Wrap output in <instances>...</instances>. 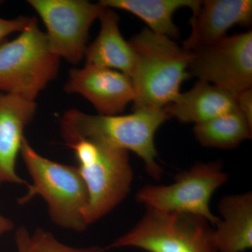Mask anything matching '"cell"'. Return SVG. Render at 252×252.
I'll list each match as a JSON object with an SVG mask.
<instances>
[{"instance_id":"obj_1","label":"cell","mask_w":252,"mask_h":252,"mask_svg":"<svg viewBox=\"0 0 252 252\" xmlns=\"http://www.w3.org/2000/svg\"><path fill=\"white\" fill-rule=\"evenodd\" d=\"M135 55L130 76L133 111L163 109L180 94L189 76L193 52L167 36L144 28L131 38Z\"/></svg>"},{"instance_id":"obj_2","label":"cell","mask_w":252,"mask_h":252,"mask_svg":"<svg viewBox=\"0 0 252 252\" xmlns=\"http://www.w3.org/2000/svg\"><path fill=\"white\" fill-rule=\"evenodd\" d=\"M169 119L163 109L133 111L127 115L113 116L92 115L69 109L63 115L61 128L67 144L88 140L134 152L144 162L147 173L159 180L163 170L157 162L155 135Z\"/></svg>"},{"instance_id":"obj_3","label":"cell","mask_w":252,"mask_h":252,"mask_svg":"<svg viewBox=\"0 0 252 252\" xmlns=\"http://www.w3.org/2000/svg\"><path fill=\"white\" fill-rule=\"evenodd\" d=\"M23 162L32 180L20 204L39 195L47 203L51 220L62 228L81 232L87 228L85 212L87 189L77 167L49 160L37 153L25 137L21 149Z\"/></svg>"},{"instance_id":"obj_4","label":"cell","mask_w":252,"mask_h":252,"mask_svg":"<svg viewBox=\"0 0 252 252\" xmlns=\"http://www.w3.org/2000/svg\"><path fill=\"white\" fill-rule=\"evenodd\" d=\"M60 60L50 50L35 18H31L17 38L0 45V91L34 102L57 76Z\"/></svg>"},{"instance_id":"obj_5","label":"cell","mask_w":252,"mask_h":252,"mask_svg":"<svg viewBox=\"0 0 252 252\" xmlns=\"http://www.w3.org/2000/svg\"><path fill=\"white\" fill-rule=\"evenodd\" d=\"M128 247L147 252H219L206 219L152 208H147L137 225L107 249Z\"/></svg>"},{"instance_id":"obj_6","label":"cell","mask_w":252,"mask_h":252,"mask_svg":"<svg viewBox=\"0 0 252 252\" xmlns=\"http://www.w3.org/2000/svg\"><path fill=\"white\" fill-rule=\"evenodd\" d=\"M228 180L220 160L198 162L178 174L170 185H147L136 195L147 208L165 212L198 215L215 225L220 218L212 213V195Z\"/></svg>"},{"instance_id":"obj_7","label":"cell","mask_w":252,"mask_h":252,"mask_svg":"<svg viewBox=\"0 0 252 252\" xmlns=\"http://www.w3.org/2000/svg\"><path fill=\"white\" fill-rule=\"evenodd\" d=\"M45 25L49 49L60 59L77 64L85 56L89 30L105 7L85 0H29Z\"/></svg>"},{"instance_id":"obj_8","label":"cell","mask_w":252,"mask_h":252,"mask_svg":"<svg viewBox=\"0 0 252 252\" xmlns=\"http://www.w3.org/2000/svg\"><path fill=\"white\" fill-rule=\"evenodd\" d=\"M189 76L237 94L252 88V32L194 50Z\"/></svg>"},{"instance_id":"obj_9","label":"cell","mask_w":252,"mask_h":252,"mask_svg":"<svg viewBox=\"0 0 252 252\" xmlns=\"http://www.w3.org/2000/svg\"><path fill=\"white\" fill-rule=\"evenodd\" d=\"M97 144V157L77 167L89 196L85 212L88 225L122 203L130 191L133 179L128 152Z\"/></svg>"},{"instance_id":"obj_10","label":"cell","mask_w":252,"mask_h":252,"mask_svg":"<svg viewBox=\"0 0 252 252\" xmlns=\"http://www.w3.org/2000/svg\"><path fill=\"white\" fill-rule=\"evenodd\" d=\"M64 89L68 94L87 99L99 115H118L135 98L130 79L126 74L91 64L71 69Z\"/></svg>"},{"instance_id":"obj_11","label":"cell","mask_w":252,"mask_h":252,"mask_svg":"<svg viewBox=\"0 0 252 252\" xmlns=\"http://www.w3.org/2000/svg\"><path fill=\"white\" fill-rule=\"evenodd\" d=\"M252 21V0H205L190 19L191 32L183 42L189 51L210 45L225 37L235 26H249Z\"/></svg>"},{"instance_id":"obj_12","label":"cell","mask_w":252,"mask_h":252,"mask_svg":"<svg viewBox=\"0 0 252 252\" xmlns=\"http://www.w3.org/2000/svg\"><path fill=\"white\" fill-rule=\"evenodd\" d=\"M36 112L34 101L0 93V185L4 182L29 185L16 173L24 130Z\"/></svg>"},{"instance_id":"obj_13","label":"cell","mask_w":252,"mask_h":252,"mask_svg":"<svg viewBox=\"0 0 252 252\" xmlns=\"http://www.w3.org/2000/svg\"><path fill=\"white\" fill-rule=\"evenodd\" d=\"M237 109L236 96L205 81H198L163 110L169 119L198 124Z\"/></svg>"},{"instance_id":"obj_14","label":"cell","mask_w":252,"mask_h":252,"mask_svg":"<svg viewBox=\"0 0 252 252\" xmlns=\"http://www.w3.org/2000/svg\"><path fill=\"white\" fill-rule=\"evenodd\" d=\"M222 219L214 229L219 252H245L252 248V194L227 195L220 200Z\"/></svg>"},{"instance_id":"obj_15","label":"cell","mask_w":252,"mask_h":252,"mask_svg":"<svg viewBox=\"0 0 252 252\" xmlns=\"http://www.w3.org/2000/svg\"><path fill=\"white\" fill-rule=\"evenodd\" d=\"M99 20V34L86 48V64L119 71L130 78L135 55L119 29V16L114 9L105 7Z\"/></svg>"},{"instance_id":"obj_16","label":"cell","mask_w":252,"mask_h":252,"mask_svg":"<svg viewBox=\"0 0 252 252\" xmlns=\"http://www.w3.org/2000/svg\"><path fill=\"white\" fill-rule=\"evenodd\" d=\"M102 6L127 11L140 18L154 32L173 39L179 35L178 28L173 21L177 10L188 7L192 13L198 9V0H102Z\"/></svg>"},{"instance_id":"obj_17","label":"cell","mask_w":252,"mask_h":252,"mask_svg":"<svg viewBox=\"0 0 252 252\" xmlns=\"http://www.w3.org/2000/svg\"><path fill=\"white\" fill-rule=\"evenodd\" d=\"M193 135L204 147L232 149L251 139L252 126L238 109L207 122L195 124Z\"/></svg>"},{"instance_id":"obj_18","label":"cell","mask_w":252,"mask_h":252,"mask_svg":"<svg viewBox=\"0 0 252 252\" xmlns=\"http://www.w3.org/2000/svg\"><path fill=\"white\" fill-rule=\"evenodd\" d=\"M16 241L18 252H104L98 246L76 248L61 243L49 232L38 228L30 235L24 227L16 232Z\"/></svg>"},{"instance_id":"obj_19","label":"cell","mask_w":252,"mask_h":252,"mask_svg":"<svg viewBox=\"0 0 252 252\" xmlns=\"http://www.w3.org/2000/svg\"><path fill=\"white\" fill-rule=\"evenodd\" d=\"M31 18L18 17L14 19H4L0 18V41L6 36L16 32H23L28 27Z\"/></svg>"},{"instance_id":"obj_20","label":"cell","mask_w":252,"mask_h":252,"mask_svg":"<svg viewBox=\"0 0 252 252\" xmlns=\"http://www.w3.org/2000/svg\"><path fill=\"white\" fill-rule=\"evenodd\" d=\"M237 109L252 126V88L237 94Z\"/></svg>"},{"instance_id":"obj_21","label":"cell","mask_w":252,"mask_h":252,"mask_svg":"<svg viewBox=\"0 0 252 252\" xmlns=\"http://www.w3.org/2000/svg\"><path fill=\"white\" fill-rule=\"evenodd\" d=\"M13 228H14V223L12 220L0 215V235L6 232L10 231Z\"/></svg>"},{"instance_id":"obj_22","label":"cell","mask_w":252,"mask_h":252,"mask_svg":"<svg viewBox=\"0 0 252 252\" xmlns=\"http://www.w3.org/2000/svg\"><path fill=\"white\" fill-rule=\"evenodd\" d=\"M0 4H1V1H0Z\"/></svg>"}]
</instances>
